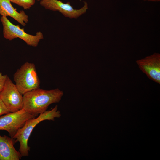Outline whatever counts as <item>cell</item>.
Returning <instances> with one entry per match:
<instances>
[{
    "label": "cell",
    "mask_w": 160,
    "mask_h": 160,
    "mask_svg": "<svg viewBox=\"0 0 160 160\" xmlns=\"http://www.w3.org/2000/svg\"><path fill=\"white\" fill-rule=\"evenodd\" d=\"M63 92L58 88L46 90L40 88L23 95V109L32 114L37 116L47 111L51 104L59 102Z\"/></svg>",
    "instance_id": "1"
},
{
    "label": "cell",
    "mask_w": 160,
    "mask_h": 160,
    "mask_svg": "<svg viewBox=\"0 0 160 160\" xmlns=\"http://www.w3.org/2000/svg\"><path fill=\"white\" fill-rule=\"evenodd\" d=\"M61 116L58 106H55L50 110L46 111L39 114L36 118H33L27 120L24 125L19 129L13 137L15 143H20L19 151L22 157L28 156L30 147L28 145V141L34 128L39 123L45 120L54 121L55 118Z\"/></svg>",
    "instance_id": "2"
},
{
    "label": "cell",
    "mask_w": 160,
    "mask_h": 160,
    "mask_svg": "<svg viewBox=\"0 0 160 160\" xmlns=\"http://www.w3.org/2000/svg\"><path fill=\"white\" fill-rule=\"evenodd\" d=\"M17 88L23 95L39 88L40 81L35 65L26 62L18 69L13 75Z\"/></svg>",
    "instance_id": "3"
},
{
    "label": "cell",
    "mask_w": 160,
    "mask_h": 160,
    "mask_svg": "<svg viewBox=\"0 0 160 160\" xmlns=\"http://www.w3.org/2000/svg\"><path fill=\"white\" fill-rule=\"evenodd\" d=\"M0 20L3 26V35L7 39L11 41L19 38L28 45L36 47L40 41L44 38L43 35L41 32H37L35 35L28 34L19 25L12 23L6 17L1 16Z\"/></svg>",
    "instance_id": "4"
},
{
    "label": "cell",
    "mask_w": 160,
    "mask_h": 160,
    "mask_svg": "<svg viewBox=\"0 0 160 160\" xmlns=\"http://www.w3.org/2000/svg\"><path fill=\"white\" fill-rule=\"evenodd\" d=\"M36 116L29 113L23 108L16 112H10L0 117V130L7 131L13 138L27 120Z\"/></svg>",
    "instance_id": "5"
},
{
    "label": "cell",
    "mask_w": 160,
    "mask_h": 160,
    "mask_svg": "<svg viewBox=\"0 0 160 160\" xmlns=\"http://www.w3.org/2000/svg\"><path fill=\"white\" fill-rule=\"evenodd\" d=\"M0 98L10 112H16L23 108V95L8 76Z\"/></svg>",
    "instance_id": "6"
},
{
    "label": "cell",
    "mask_w": 160,
    "mask_h": 160,
    "mask_svg": "<svg viewBox=\"0 0 160 160\" xmlns=\"http://www.w3.org/2000/svg\"><path fill=\"white\" fill-rule=\"evenodd\" d=\"M40 5L45 9L58 11L64 16L70 19H76L85 14L88 9V4L84 1V5L79 9H74L69 2L64 3L59 0H41Z\"/></svg>",
    "instance_id": "7"
},
{
    "label": "cell",
    "mask_w": 160,
    "mask_h": 160,
    "mask_svg": "<svg viewBox=\"0 0 160 160\" xmlns=\"http://www.w3.org/2000/svg\"><path fill=\"white\" fill-rule=\"evenodd\" d=\"M136 62L140 69L150 80L160 84V54L158 53L138 60Z\"/></svg>",
    "instance_id": "8"
},
{
    "label": "cell",
    "mask_w": 160,
    "mask_h": 160,
    "mask_svg": "<svg viewBox=\"0 0 160 160\" xmlns=\"http://www.w3.org/2000/svg\"><path fill=\"white\" fill-rule=\"evenodd\" d=\"M14 139L0 135V160H19L22 156L15 148Z\"/></svg>",
    "instance_id": "9"
},
{
    "label": "cell",
    "mask_w": 160,
    "mask_h": 160,
    "mask_svg": "<svg viewBox=\"0 0 160 160\" xmlns=\"http://www.w3.org/2000/svg\"><path fill=\"white\" fill-rule=\"evenodd\" d=\"M0 15L11 17L23 26L28 21V15L23 10L18 12L11 4L10 0H0Z\"/></svg>",
    "instance_id": "10"
},
{
    "label": "cell",
    "mask_w": 160,
    "mask_h": 160,
    "mask_svg": "<svg viewBox=\"0 0 160 160\" xmlns=\"http://www.w3.org/2000/svg\"><path fill=\"white\" fill-rule=\"evenodd\" d=\"M11 2L22 7L24 9H30L35 4V0H10Z\"/></svg>",
    "instance_id": "11"
},
{
    "label": "cell",
    "mask_w": 160,
    "mask_h": 160,
    "mask_svg": "<svg viewBox=\"0 0 160 160\" xmlns=\"http://www.w3.org/2000/svg\"><path fill=\"white\" fill-rule=\"evenodd\" d=\"M7 76V75H3L0 72V95L4 87Z\"/></svg>",
    "instance_id": "12"
},
{
    "label": "cell",
    "mask_w": 160,
    "mask_h": 160,
    "mask_svg": "<svg viewBox=\"0 0 160 160\" xmlns=\"http://www.w3.org/2000/svg\"><path fill=\"white\" fill-rule=\"evenodd\" d=\"M2 100L0 98V116L10 113Z\"/></svg>",
    "instance_id": "13"
},
{
    "label": "cell",
    "mask_w": 160,
    "mask_h": 160,
    "mask_svg": "<svg viewBox=\"0 0 160 160\" xmlns=\"http://www.w3.org/2000/svg\"><path fill=\"white\" fill-rule=\"evenodd\" d=\"M144 1H151V2H159L160 1V0H142Z\"/></svg>",
    "instance_id": "14"
},
{
    "label": "cell",
    "mask_w": 160,
    "mask_h": 160,
    "mask_svg": "<svg viewBox=\"0 0 160 160\" xmlns=\"http://www.w3.org/2000/svg\"><path fill=\"white\" fill-rule=\"evenodd\" d=\"M37 0V1H41V0Z\"/></svg>",
    "instance_id": "15"
}]
</instances>
